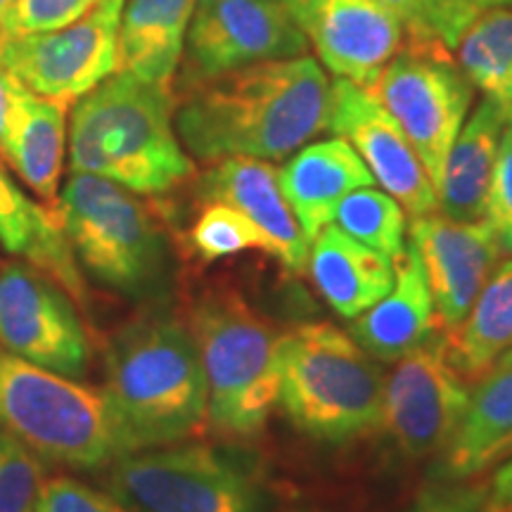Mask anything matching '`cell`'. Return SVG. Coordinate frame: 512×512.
<instances>
[{"mask_svg":"<svg viewBox=\"0 0 512 512\" xmlns=\"http://www.w3.org/2000/svg\"><path fill=\"white\" fill-rule=\"evenodd\" d=\"M188 325L207 380V427L226 439L259 434L278 406L280 337L235 292L204 294Z\"/></svg>","mask_w":512,"mask_h":512,"instance_id":"6","label":"cell"},{"mask_svg":"<svg viewBox=\"0 0 512 512\" xmlns=\"http://www.w3.org/2000/svg\"><path fill=\"white\" fill-rule=\"evenodd\" d=\"M53 209L81 273L128 299L164 294L169 242L155 211L136 192L100 176L72 174Z\"/></svg>","mask_w":512,"mask_h":512,"instance_id":"5","label":"cell"},{"mask_svg":"<svg viewBox=\"0 0 512 512\" xmlns=\"http://www.w3.org/2000/svg\"><path fill=\"white\" fill-rule=\"evenodd\" d=\"M278 373V403L306 437L347 444L382 430V370L335 325L306 323L280 337Z\"/></svg>","mask_w":512,"mask_h":512,"instance_id":"4","label":"cell"},{"mask_svg":"<svg viewBox=\"0 0 512 512\" xmlns=\"http://www.w3.org/2000/svg\"><path fill=\"white\" fill-rule=\"evenodd\" d=\"M311 283L337 316L354 320L392 290L394 261L328 223L309 245Z\"/></svg>","mask_w":512,"mask_h":512,"instance_id":"21","label":"cell"},{"mask_svg":"<svg viewBox=\"0 0 512 512\" xmlns=\"http://www.w3.org/2000/svg\"><path fill=\"white\" fill-rule=\"evenodd\" d=\"M434 302L420 256L411 242L394 261V285L380 302L354 318L349 335L375 361L394 363L425 344L437 330Z\"/></svg>","mask_w":512,"mask_h":512,"instance_id":"19","label":"cell"},{"mask_svg":"<svg viewBox=\"0 0 512 512\" xmlns=\"http://www.w3.org/2000/svg\"><path fill=\"white\" fill-rule=\"evenodd\" d=\"M121 8L124 0H98L62 29L0 34V64L27 91L74 105L119 72Z\"/></svg>","mask_w":512,"mask_h":512,"instance_id":"10","label":"cell"},{"mask_svg":"<svg viewBox=\"0 0 512 512\" xmlns=\"http://www.w3.org/2000/svg\"><path fill=\"white\" fill-rule=\"evenodd\" d=\"M512 349V256L498 266L479 292L458 330L448 332L453 366L467 382H477L496 358Z\"/></svg>","mask_w":512,"mask_h":512,"instance_id":"26","label":"cell"},{"mask_svg":"<svg viewBox=\"0 0 512 512\" xmlns=\"http://www.w3.org/2000/svg\"><path fill=\"white\" fill-rule=\"evenodd\" d=\"M0 349L74 380L91 366V339L74 297L27 261L0 268Z\"/></svg>","mask_w":512,"mask_h":512,"instance_id":"12","label":"cell"},{"mask_svg":"<svg viewBox=\"0 0 512 512\" xmlns=\"http://www.w3.org/2000/svg\"><path fill=\"white\" fill-rule=\"evenodd\" d=\"M24 91L27 88L0 64V147H3V140L8 136L12 117H15L19 98H22Z\"/></svg>","mask_w":512,"mask_h":512,"instance_id":"36","label":"cell"},{"mask_svg":"<svg viewBox=\"0 0 512 512\" xmlns=\"http://www.w3.org/2000/svg\"><path fill=\"white\" fill-rule=\"evenodd\" d=\"M190 247L202 261H221L228 256L261 249L268 245L261 230L238 209L223 202H204L195 223L190 226Z\"/></svg>","mask_w":512,"mask_h":512,"instance_id":"29","label":"cell"},{"mask_svg":"<svg viewBox=\"0 0 512 512\" xmlns=\"http://www.w3.org/2000/svg\"><path fill=\"white\" fill-rule=\"evenodd\" d=\"M486 221L494 228L503 252L512 254V128L503 133L494 178H491L489 200H486Z\"/></svg>","mask_w":512,"mask_h":512,"instance_id":"34","label":"cell"},{"mask_svg":"<svg viewBox=\"0 0 512 512\" xmlns=\"http://www.w3.org/2000/svg\"><path fill=\"white\" fill-rule=\"evenodd\" d=\"M0 247L27 261L62 285L76 302L86 299V283L55 209L19 188L8 166L0 162Z\"/></svg>","mask_w":512,"mask_h":512,"instance_id":"23","label":"cell"},{"mask_svg":"<svg viewBox=\"0 0 512 512\" xmlns=\"http://www.w3.org/2000/svg\"><path fill=\"white\" fill-rule=\"evenodd\" d=\"M34 512H128L107 491L72 477H46Z\"/></svg>","mask_w":512,"mask_h":512,"instance_id":"33","label":"cell"},{"mask_svg":"<svg viewBox=\"0 0 512 512\" xmlns=\"http://www.w3.org/2000/svg\"><path fill=\"white\" fill-rule=\"evenodd\" d=\"M512 451V349L496 358L470 392L463 418L444 446V479H470Z\"/></svg>","mask_w":512,"mask_h":512,"instance_id":"20","label":"cell"},{"mask_svg":"<svg viewBox=\"0 0 512 512\" xmlns=\"http://www.w3.org/2000/svg\"><path fill=\"white\" fill-rule=\"evenodd\" d=\"M510 456H512V451H510Z\"/></svg>","mask_w":512,"mask_h":512,"instance_id":"41","label":"cell"},{"mask_svg":"<svg viewBox=\"0 0 512 512\" xmlns=\"http://www.w3.org/2000/svg\"><path fill=\"white\" fill-rule=\"evenodd\" d=\"M12 3H15V0H0V22H3L5 15H8V10L12 8Z\"/></svg>","mask_w":512,"mask_h":512,"instance_id":"39","label":"cell"},{"mask_svg":"<svg viewBox=\"0 0 512 512\" xmlns=\"http://www.w3.org/2000/svg\"><path fill=\"white\" fill-rule=\"evenodd\" d=\"M306 50L309 38L294 0H197L185 36V83L195 86Z\"/></svg>","mask_w":512,"mask_h":512,"instance_id":"11","label":"cell"},{"mask_svg":"<svg viewBox=\"0 0 512 512\" xmlns=\"http://www.w3.org/2000/svg\"><path fill=\"white\" fill-rule=\"evenodd\" d=\"M508 126L512 128V107H510V110H508Z\"/></svg>","mask_w":512,"mask_h":512,"instance_id":"40","label":"cell"},{"mask_svg":"<svg viewBox=\"0 0 512 512\" xmlns=\"http://www.w3.org/2000/svg\"><path fill=\"white\" fill-rule=\"evenodd\" d=\"M0 427L43 463L93 472L124 456L102 389L0 349Z\"/></svg>","mask_w":512,"mask_h":512,"instance_id":"7","label":"cell"},{"mask_svg":"<svg viewBox=\"0 0 512 512\" xmlns=\"http://www.w3.org/2000/svg\"><path fill=\"white\" fill-rule=\"evenodd\" d=\"M174 91L117 72L74 102L69 169L119 183L136 195H166L195 174L174 124Z\"/></svg>","mask_w":512,"mask_h":512,"instance_id":"3","label":"cell"},{"mask_svg":"<svg viewBox=\"0 0 512 512\" xmlns=\"http://www.w3.org/2000/svg\"><path fill=\"white\" fill-rule=\"evenodd\" d=\"M174 124L200 162L285 159L330 126L328 76L306 55L252 64L195 83Z\"/></svg>","mask_w":512,"mask_h":512,"instance_id":"1","label":"cell"},{"mask_svg":"<svg viewBox=\"0 0 512 512\" xmlns=\"http://www.w3.org/2000/svg\"><path fill=\"white\" fill-rule=\"evenodd\" d=\"M105 491L128 512H266L252 460L211 444H166L107 465Z\"/></svg>","mask_w":512,"mask_h":512,"instance_id":"8","label":"cell"},{"mask_svg":"<svg viewBox=\"0 0 512 512\" xmlns=\"http://www.w3.org/2000/svg\"><path fill=\"white\" fill-rule=\"evenodd\" d=\"M366 91L392 114L434 190L472 105V83L444 50L403 48Z\"/></svg>","mask_w":512,"mask_h":512,"instance_id":"9","label":"cell"},{"mask_svg":"<svg viewBox=\"0 0 512 512\" xmlns=\"http://www.w3.org/2000/svg\"><path fill=\"white\" fill-rule=\"evenodd\" d=\"M505 128L508 107L489 98L460 128L437 183V202L446 219L463 223L486 219V200Z\"/></svg>","mask_w":512,"mask_h":512,"instance_id":"22","label":"cell"},{"mask_svg":"<svg viewBox=\"0 0 512 512\" xmlns=\"http://www.w3.org/2000/svg\"><path fill=\"white\" fill-rule=\"evenodd\" d=\"M67 102L41 98L24 91L10 131L0 147V157L38 200L55 207L69 136Z\"/></svg>","mask_w":512,"mask_h":512,"instance_id":"24","label":"cell"},{"mask_svg":"<svg viewBox=\"0 0 512 512\" xmlns=\"http://www.w3.org/2000/svg\"><path fill=\"white\" fill-rule=\"evenodd\" d=\"M98 0H15L3 22L0 34H38L67 27L86 15Z\"/></svg>","mask_w":512,"mask_h":512,"instance_id":"32","label":"cell"},{"mask_svg":"<svg viewBox=\"0 0 512 512\" xmlns=\"http://www.w3.org/2000/svg\"><path fill=\"white\" fill-rule=\"evenodd\" d=\"M328 128L354 147L375 183L408 214L425 216L439 209L437 190L411 140L366 88L347 79L332 83Z\"/></svg>","mask_w":512,"mask_h":512,"instance_id":"14","label":"cell"},{"mask_svg":"<svg viewBox=\"0 0 512 512\" xmlns=\"http://www.w3.org/2000/svg\"><path fill=\"white\" fill-rule=\"evenodd\" d=\"M394 363L384 380L382 427L413 458L444 451L472 392L453 366L448 332L437 328L425 344Z\"/></svg>","mask_w":512,"mask_h":512,"instance_id":"13","label":"cell"},{"mask_svg":"<svg viewBox=\"0 0 512 512\" xmlns=\"http://www.w3.org/2000/svg\"><path fill=\"white\" fill-rule=\"evenodd\" d=\"M389 10L396 12V17L403 22V29H406V46L415 50H444L441 43L434 41V38L427 34L425 24H422L420 17V5L418 0H382Z\"/></svg>","mask_w":512,"mask_h":512,"instance_id":"35","label":"cell"},{"mask_svg":"<svg viewBox=\"0 0 512 512\" xmlns=\"http://www.w3.org/2000/svg\"><path fill=\"white\" fill-rule=\"evenodd\" d=\"M46 463L0 427V512H34Z\"/></svg>","mask_w":512,"mask_h":512,"instance_id":"30","label":"cell"},{"mask_svg":"<svg viewBox=\"0 0 512 512\" xmlns=\"http://www.w3.org/2000/svg\"><path fill=\"white\" fill-rule=\"evenodd\" d=\"M418 5L427 34L451 50L479 17L512 5V0H418Z\"/></svg>","mask_w":512,"mask_h":512,"instance_id":"31","label":"cell"},{"mask_svg":"<svg viewBox=\"0 0 512 512\" xmlns=\"http://www.w3.org/2000/svg\"><path fill=\"white\" fill-rule=\"evenodd\" d=\"M458 69L486 98L512 107V5L486 12L460 36Z\"/></svg>","mask_w":512,"mask_h":512,"instance_id":"27","label":"cell"},{"mask_svg":"<svg viewBox=\"0 0 512 512\" xmlns=\"http://www.w3.org/2000/svg\"><path fill=\"white\" fill-rule=\"evenodd\" d=\"M486 503L494 512H512V456L498 467L486 491Z\"/></svg>","mask_w":512,"mask_h":512,"instance_id":"37","label":"cell"},{"mask_svg":"<svg viewBox=\"0 0 512 512\" xmlns=\"http://www.w3.org/2000/svg\"><path fill=\"white\" fill-rule=\"evenodd\" d=\"M278 181L309 242L335 221L339 202L349 192L375 185L363 159L339 136L299 147L278 169Z\"/></svg>","mask_w":512,"mask_h":512,"instance_id":"18","label":"cell"},{"mask_svg":"<svg viewBox=\"0 0 512 512\" xmlns=\"http://www.w3.org/2000/svg\"><path fill=\"white\" fill-rule=\"evenodd\" d=\"M105 394L121 451L178 444L207 427V380L190 325L145 313L112 337Z\"/></svg>","mask_w":512,"mask_h":512,"instance_id":"2","label":"cell"},{"mask_svg":"<svg viewBox=\"0 0 512 512\" xmlns=\"http://www.w3.org/2000/svg\"><path fill=\"white\" fill-rule=\"evenodd\" d=\"M304 34L337 79L368 88L406 48V29L382 0H294Z\"/></svg>","mask_w":512,"mask_h":512,"instance_id":"16","label":"cell"},{"mask_svg":"<svg viewBox=\"0 0 512 512\" xmlns=\"http://www.w3.org/2000/svg\"><path fill=\"white\" fill-rule=\"evenodd\" d=\"M408 235L430 285L437 325L446 332L458 330L501 261L494 228L486 219L463 223L432 211L413 216Z\"/></svg>","mask_w":512,"mask_h":512,"instance_id":"15","label":"cell"},{"mask_svg":"<svg viewBox=\"0 0 512 512\" xmlns=\"http://www.w3.org/2000/svg\"><path fill=\"white\" fill-rule=\"evenodd\" d=\"M197 0H124L119 72L171 88Z\"/></svg>","mask_w":512,"mask_h":512,"instance_id":"25","label":"cell"},{"mask_svg":"<svg viewBox=\"0 0 512 512\" xmlns=\"http://www.w3.org/2000/svg\"><path fill=\"white\" fill-rule=\"evenodd\" d=\"M200 197L202 202H223L242 211L261 230L268 254L290 273L306 271L311 242L285 200L278 169L264 159L230 157L216 162L202 178Z\"/></svg>","mask_w":512,"mask_h":512,"instance_id":"17","label":"cell"},{"mask_svg":"<svg viewBox=\"0 0 512 512\" xmlns=\"http://www.w3.org/2000/svg\"><path fill=\"white\" fill-rule=\"evenodd\" d=\"M422 512H494L486 503V494H460L453 498H441V501L427 505Z\"/></svg>","mask_w":512,"mask_h":512,"instance_id":"38","label":"cell"},{"mask_svg":"<svg viewBox=\"0 0 512 512\" xmlns=\"http://www.w3.org/2000/svg\"><path fill=\"white\" fill-rule=\"evenodd\" d=\"M332 223L392 261L406 252V209L375 185L349 192Z\"/></svg>","mask_w":512,"mask_h":512,"instance_id":"28","label":"cell"}]
</instances>
